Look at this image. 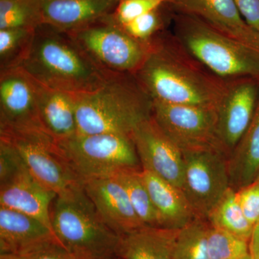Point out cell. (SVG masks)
<instances>
[{
	"label": "cell",
	"mask_w": 259,
	"mask_h": 259,
	"mask_svg": "<svg viewBox=\"0 0 259 259\" xmlns=\"http://www.w3.org/2000/svg\"><path fill=\"white\" fill-rule=\"evenodd\" d=\"M250 254L254 259H259V219L253 226V233L249 242Z\"/></svg>",
	"instance_id": "cell-35"
},
{
	"label": "cell",
	"mask_w": 259,
	"mask_h": 259,
	"mask_svg": "<svg viewBox=\"0 0 259 259\" xmlns=\"http://www.w3.org/2000/svg\"><path fill=\"white\" fill-rule=\"evenodd\" d=\"M42 130L33 79L22 67L0 71V131Z\"/></svg>",
	"instance_id": "cell-12"
},
{
	"label": "cell",
	"mask_w": 259,
	"mask_h": 259,
	"mask_svg": "<svg viewBox=\"0 0 259 259\" xmlns=\"http://www.w3.org/2000/svg\"><path fill=\"white\" fill-rule=\"evenodd\" d=\"M117 1H118V2H119V1H120V0H117Z\"/></svg>",
	"instance_id": "cell-40"
},
{
	"label": "cell",
	"mask_w": 259,
	"mask_h": 259,
	"mask_svg": "<svg viewBox=\"0 0 259 259\" xmlns=\"http://www.w3.org/2000/svg\"><path fill=\"white\" fill-rule=\"evenodd\" d=\"M141 170H125L115 177L125 187L135 212L143 224L145 226L161 228L158 213L141 178Z\"/></svg>",
	"instance_id": "cell-24"
},
{
	"label": "cell",
	"mask_w": 259,
	"mask_h": 259,
	"mask_svg": "<svg viewBox=\"0 0 259 259\" xmlns=\"http://www.w3.org/2000/svg\"><path fill=\"white\" fill-rule=\"evenodd\" d=\"M57 196L37 180L28 168L0 185V207L36 218L52 230L51 209Z\"/></svg>",
	"instance_id": "cell-18"
},
{
	"label": "cell",
	"mask_w": 259,
	"mask_h": 259,
	"mask_svg": "<svg viewBox=\"0 0 259 259\" xmlns=\"http://www.w3.org/2000/svg\"><path fill=\"white\" fill-rule=\"evenodd\" d=\"M169 3L223 35L259 50V32L245 23L233 0H170Z\"/></svg>",
	"instance_id": "cell-17"
},
{
	"label": "cell",
	"mask_w": 259,
	"mask_h": 259,
	"mask_svg": "<svg viewBox=\"0 0 259 259\" xmlns=\"http://www.w3.org/2000/svg\"><path fill=\"white\" fill-rule=\"evenodd\" d=\"M170 0H120L107 18L122 27L141 15L158 10Z\"/></svg>",
	"instance_id": "cell-29"
},
{
	"label": "cell",
	"mask_w": 259,
	"mask_h": 259,
	"mask_svg": "<svg viewBox=\"0 0 259 259\" xmlns=\"http://www.w3.org/2000/svg\"><path fill=\"white\" fill-rule=\"evenodd\" d=\"M152 101L153 119L182 152L221 149L217 137V109Z\"/></svg>",
	"instance_id": "cell-10"
},
{
	"label": "cell",
	"mask_w": 259,
	"mask_h": 259,
	"mask_svg": "<svg viewBox=\"0 0 259 259\" xmlns=\"http://www.w3.org/2000/svg\"><path fill=\"white\" fill-rule=\"evenodd\" d=\"M161 21L156 10L141 15L121 28L139 41L151 42L153 35L159 29Z\"/></svg>",
	"instance_id": "cell-31"
},
{
	"label": "cell",
	"mask_w": 259,
	"mask_h": 259,
	"mask_svg": "<svg viewBox=\"0 0 259 259\" xmlns=\"http://www.w3.org/2000/svg\"><path fill=\"white\" fill-rule=\"evenodd\" d=\"M209 223L197 218L178 230L173 245L174 259H209L207 236Z\"/></svg>",
	"instance_id": "cell-25"
},
{
	"label": "cell",
	"mask_w": 259,
	"mask_h": 259,
	"mask_svg": "<svg viewBox=\"0 0 259 259\" xmlns=\"http://www.w3.org/2000/svg\"><path fill=\"white\" fill-rule=\"evenodd\" d=\"M0 139L13 145L30 173L58 196L83 188V182L70 168L56 140L42 130H3Z\"/></svg>",
	"instance_id": "cell-8"
},
{
	"label": "cell",
	"mask_w": 259,
	"mask_h": 259,
	"mask_svg": "<svg viewBox=\"0 0 259 259\" xmlns=\"http://www.w3.org/2000/svg\"><path fill=\"white\" fill-rule=\"evenodd\" d=\"M39 26L30 0H0V30Z\"/></svg>",
	"instance_id": "cell-28"
},
{
	"label": "cell",
	"mask_w": 259,
	"mask_h": 259,
	"mask_svg": "<svg viewBox=\"0 0 259 259\" xmlns=\"http://www.w3.org/2000/svg\"><path fill=\"white\" fill-rule=\"evenodd\" d=\"M177 34L187 50L216 76L259 75V50L223 35L199 19L185 14L177 25Z\"/></svg>",
	"instance_id": "cell-5"
},
{
	"label": "cell",
	"mask_w": 259,
	"mask_h": 259,
	"mask_svg": "<svg viewBox=\"0 0 259 259\" xmlns=\"http://www.w3.org/2000/svg\"><path fill=\"white\" fill-rule=\"evenodd\" d=\"M51 218L56 236L73 254L83 259L115 257L120 236L104 222L83 188L57 196Z\"/></svg>",
	"instance_id": "cell-4"
},
{
	"label": "cell",
	"mask_w": 259,
	"mask_h": 259,
	"mask_svg": "<svg viewBox=\"0 0 259 259\" xmlns=\"http://www.w3.org/2000/svg\"><path fill=\"white\" fill-rule=\"evenodd\" d=\"M177 231L144 226L130 232L120 236L115 256L121 259H174Z\"/></svg>",
	"instance_id": "cell-21"
},
{
	"label": "cell",
	"mask_w": 259,
	"mask_h": 259,
	"mask_svg": "<svg viewBox=\"0 0 259 259\" xmlns=\"http://www.w3.org/2000/svg\"><path fill=\"white\" fill-rule=\"evenodd\" d=\"M33 81L39 118L44 131L56 141L77 134L74 95L48 88L34 79Z\"/></svg>",
	"instance_id": "cell-19"
},
{
	"label": "cell",
	"mask_w": 259,
	"mask_h": 259,
	"mask_svg": "<svg viewBox=\"0 0 259 259\" xmlns=\"http://www.w3.org/2000/svg\"><path fill=\"white\" fill-rule=\"evenodd\" d=\"M70 168L81 182L142 169L131 138L112 134H79L56 141Z\"/></svg>",
	"instance_id": "cell-6"
},
{
	"label": "cell",
	"mask_w": 259,
	"mask_h": 259,
	"mask_svg": "<svg viewBox=\"0 0 259 259\" xmlns=\"http://www.w3.org/2000/svg\"><path fill=\"white\" fill-rule=\"evenodd\" d=\"M236 192L245 217L254 226L259 219V182H253Z\"/></svg>",
	"instance_id": "cell-32"
},
{
	"label": "cell",
	"mask_w": 259,
	"mask_h": 259,
	"mask_svg": "<svg viewBox=\"0 0 259 259\" xmlns=\"http://www.w3.org/2000/svg\"><path fill=\"white\" fill-rule=\"evenodd\" d=\"M182 192L198 218L206 220L231 188L228 157L217 148L182 151Z\"/></svg>",
	"instance_id": "cell-9"
},
{
	"label": "cell",
	"mask_w": 259,
	"mask_h": 259,
	"mask_svg": "<svg viewBox=\"0 0 259 259\" xmlns=\"http://www.w3.org/2000/svg\"><path fill=\"white\" fill-rule=\"evenodd\" d=\"M107 259H121L120 258H118V257H112V258H107Z\"/></svg>",
	"instance_id": "cell-39"
},
{
	"label": "cell",
	"mask_w": 259,
	"mask_h": 259,
	"mask_svg": "<svg viewBox=\"0 0 259 259\" xmlns=\"http://www.w3.org/2000/svg\"><path fill=\"white\" fill-rule=\"evenodd\" d=\"M74 97L79 134L132 139L138 126L152 116V100L134 75H110L97 90Z\"/></svg>",
	"instance_id": "cell-3"
},
{
	"label": "cell",
	"mask_w": 259,
	"mask_h": 259,
	"mask_svg": "<svg viewBox=\"0 0 259 259\" xmlns=\"http://www.w3.org/2000/svg\"><path fill=\"white\" fill-rule=\"evenodd\" d=\"M230 185L238 191L254 182L259 175V101L253 120L228 157Z\"/></svg>",
	"instance_id": "cell-22"
},
{
	"label": "cell",
	"mask_w": 259,
	"mask_h": 259,
	"mask_svg": "<svg viewBox=\"0 0 259 259\" xmlns=\"http://www.w3.org/2000/svg\"><path fill=\"white\" fill-rule=\"evenodd\" d=\"M259 182V175L257 177V178L255 179V180L254 181V182Z\"/></svg>",
	"instance_id": "cell-38"
},
{
	"label": "cell",
	"mask_w": 259,
	"mask_h": 259,
	"mask_svg": "<svg viewBox=\"0 0 259 259\" xmlns=\"http://www.w3.org/2000/svg\"><path fill=\"white\" fill-rule=\"evenodd\" d=\"M25 168L28 167L14 146L6 140L0 139V185Z\"/></svg>",
	"instance_id": "cell-30"
},
{
	"label": "cell",
	"mask_w": 259,
	"mask_h": 259,
	"mask_svg": "<svg viewBox=\"0 0 259 259\" xmlns=\"http://www.w3.org/2000/svg\"><path fill=\"white\" fill-rule=\"evenodd\" d=\"M5 257L15 259H83L71 253L60 243L48 245L40 249L20 256Z\"/></svg>",
	"instance_id": "cell-33"
},
{
	"label": "cell",
	"mask_w": 259,
	"mask_h": 259,
	"mask_svg": "<svg viewBox=\"0 0 259 259\" xmlns=\"http://www.w3.org/2000/svg\"><path fill=\"white\" fill-rule=\"evenodd\" d=\"M207 245L209 259H241L250 253L249 242L209 224Z\"/></svg>",
	"instance_id": "cell-27"
},
{
	"label": "cell",
	"mask_w": 259,
	"mask_h": 259,
	"mask_svg": "<svg viewBox=\"0 0 259 259\" xmlns=\"http://www.w3.org/2000/svg\"><path fill=\"white\" fill-rule=\"evenodd\" d=\"M241 259H254V258H253V255L250 254V253H248V255H245V257H243V258H241Z\"/></svg>",
	"instance_id": "cell-36"
},
{
	"label": "cell",
	"mask_w": 259,
	"mask_h": 259,
	"mask_svg": "<svg viewBox=\"0 0 259 259\" xmlns=\"http://www.w3.org/2000/svg\"><path fill=\"white\" fill-rule=\"evenodd\" d=\"M83 188L104 222L119 236L145 226L115 176L90 179Z\"/></svg>",
	"instance_id": "cell-15"
},
{
	"label": "cell",
	"mask_w": 259,
	"mask_h": 259,
	"mask_svg": "<svg viewBox=\"0 0 259 259\" xmlns=\"http://www.w3.org/2000/svg\"><path fill=\"white\" fill-rule=\"evenodd\" d=\"M258 88L250 81L227 85L226 93L217 109L218 145L229 156L248 129L258 102Z\"/></svg>",
	"instance_id": "cell-13"
},
{
	"label": "cell",
	"mask_w": 259,
	"mask_h": 259,
	"mask_svg": "<svg viewBox=\"0 0 259 259\" xmlns=\"http://www.w3.org/2000/svg\"><path fill=\"white\" fill-rule=\"evenodd\" d=\"M132 140L142 170L154 174L182 190L183 154L160 128L153 116L138 126L133 134Z\"/></svg>",
	"instance_id": "cell-11"
},
{
	"label": "cell",
	"mask_w": 259,
	"mask_h": 259,
	"mask_svg": "<svg viewBox=\"0 0 259 259\" xmlns=\"http://www.w3.org/2000/svg\"><path fill=\"white\" fill-rule=\"evenodd\" d=\"M0 259H15V258H8V257H5V256H0Z\"/></svg>",
	"instance_id": "cell-37"
},
{
	"label": "cell",
	"mask_w": 259,
	"mask_h": 259,
	"mask_svg": "<svg viewBox=\"0 0 259 259\" xmlns=\"http://www.w3.org/2000/svg\"><path fill=\"white\" fill-rule=\"evenodd\" d=\"M35 29L0 30V71L22 66L31 47Z\"/></svg>",
	"instance_id": "cell-26"
},
{
	"label": "cell",
	"mask_w": 259,
	"mask_h": 259,
	"mask_svg": "<svg viewBox=\"0 0 259 259\" xmlns=\"http://www.w3.org/2000/svg\"><path fill=\"white\" fill-rule=\"evenodd\" d=\"M39 25L72 32L110 15L117 0H30Z\"/></svg>",
	"instance_id": "cell-14"
},
{
	"label": "cell",
	"mask_w": 259,
	"mask_h": 259,
	"mask_svg": "<svg viewBox=\"0 0 259 259\" xmlns=\"http://www.w3.org/2000/svg\"><path fill=\"white\" fill-rule=\"evenodd\" d=\"M207 221L211 226L221 228L250 242L253 226L245 217L236 191L231 187L209 213Z\"/></svg>",
	"instance_id": "cell-23"
},
{
	"label": "cell",
	"mask_w": 259,
	"mask_h": 259,
	"mask_svg": "<svg viewBox=\"0 0 259 259\" xmlns=\"http://www.w3.org/2000/svg\"><path fill=\"white\" fill-rule=\"evenodd\" d=\"M20 67L39 83L71 95L91 93L110 76L90 60L69 32L47 25L35 29Z\"/></svg>",
	"instance_id": "cell-1"
},
{
	"label": "cell",
	"mask_w": 259,
	"mask_h": 259,
	"mask_svg": "<svg viewBox=\"0 0 259 259\" xmlns=\"http://www.w3.org/2000/svg\"><path fill=\"white\" fill-rule=\"evenodd\" d=\"M141 175L158 213L161 228L177 231L198 218L180 189L146 170H141Z\"/></svg>",
	"instance_id": "cell-20"
},
{
	"label": "cell",
	"mask_w": 259,
	"mask_h": 259,
	"mask_svg": "<svg viewBox=\"0 0 259 259\" xmlns=\"http://www.w3.org/2000/svg\"><path fill=\"white\" fill-rule=\"evenodd\" d=\"M134 76L151 100L173 105L218 109L227 88L155 38Z\"/></svg>",
	"instance_id": "cell-2"
},
{
	"label": "cell",
	"mask_w": 259,
	"mask_h": 259,
	"mask_svg": "<svg viewBox=\"0 0 259 259\" xmlns=\"http://www.w3.org/2000/svg\"><path fill=\"white\" fill-rule=\"evenodd\" d=\"M245 23L259 32V0H233Z\"/></svg>",
	"instance_id": "cell-34"
},
{
	"label": "cell",
	"mask_w": 259,
	"mask_h": 259,
	"mask_svg": "<svg viewBox=\"0 0 259 259\" xmlns=\"http://www.w3.org/2000/svg\"><path fill=\"white\" fill-rule=\"evenodd\" d=\"M55 243H61L54 231L36 218L0 207V256H20Z\"/></svg>",
	"instance_id": "cell-16"
},
{
	"label": "cell",
	"mask_w": 259,
	"mask_h": 259,
	"mask_svg": "<svg viewBox=\"0 0 259 259\" xmlns=\"http://www.w3.org/2000/svg\"><path fill=\"white\" fill-rule=\"evenodd\" d=\"M90 60L107 75H134L143 64L151 42L131 36L106 18L69 32Z\"/></svg>",
	"instance_id": "cell-7"
}]
</instances>
